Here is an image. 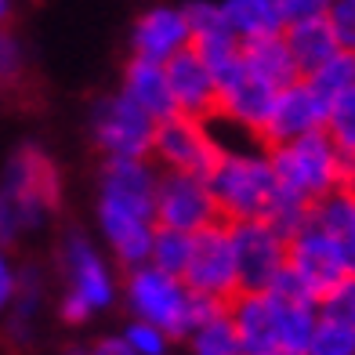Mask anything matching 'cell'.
<instances>
[{
  "mask_svg": "<svg viewBox=\"0 0 355 355\" xmlns=\"http://www.w3.org/2000/svg\"><path fill=\"white\" fill-rule=\"evenodd\" d=\"M62 178L40 145H19L0 178V243H11L58 211Z\"/></svg>",
  "mask_w": 355,
  "mask_h": 355,
  "instance_id": "1",
  "label": "cell"
},
{
  "mask_svg": "<svg viewBox=\"0 0 355 355\" xmlns=\"http://www.w3.org/2000/svg\"><path fill=\"white\" fill-rule=\"evenodd\" d=\"M123 301H127V309H131L135 319L159 327L171 341H182V337L196 327L200 319H207V315H214L218 309H225L221 301L196 297L182 283V276L159 272L153 265H138V268L127 272Z\"/></svg>",
  "mask_w": 355,
  "mask_h": 355,
  "instance_id": "2",
  "label": "cell"
},
{
  "mask_svg": "<svg viewBox=\"0 0 355 355\" xmlns=\"http://www.w3.org/2000/svg\"><path fill=\"white\" fill-rule=\"evenodd\" d=\"M58 268H62V283H66L62 301H58V315L66 322H73V327L105 312L109 304L116 301L112 268L102 261V254L94 250V243L80 229H69L62 236Z\"/></svg>",
  "mask_w": 355,
  "mask_h": 355,
  "instance_id": "3",
  "label": "cell"
},
{
  "mask_svg": "<svg viewBox=\"0 0 355 355\" xmlns=\"http://www.w3.org/2000/svg\"><path fill=\"white\" fill-rule=\"evenodd\" d=\"M268 164L279 189L294 192V196L309 203L341 189V153L334 149V141L322 131H312L304 138L268 149Z\"/></svg>",
  "mask_w": 355,
  "mask_h": 355,
  "instance_id": "4",
  "label": "cell"
},
{
  "mask_svg": "<svg viewBox=\"0 0 355 355\" xmlns=\"http://www.w3.org/2000/svg\"><path fill=\"white\" fill-rule=\"evenodd\" d=\"M207 182H211L221 221L261 218L272 192H276V174H272L268 153H229L225 149Z\"/></svg>",
  "mask_w": 355,
  "mask_h": 355,
  "instance_id": "5",
  "label": "cell"
},
{
  "mask_svg": "<svg viewBox=\"0 0 355 355\" xmlns=\"http://www.w3.org/2000/svg\"><path fill=\"white\" fill-rule=\"evenodd\" d=\"M182 283L196 297H211V301H221V304H229L239 294L236 250H232V236H229V225L225 221H214V225H207V229L192 232Z\"/></svg>",
  "mask_w": 355,
  "mask_h": 355,
  "instance_id": "6",
  "label": "cell"
},
{
  "mask_svg": "<svg viewBox=\"0 0 355 355\" xmlns=\"http://www.w3.org/2000/svg\"><path fill=\"white\" fill-rule=\"evenodd\" d=\"M91 131L105 159H149L156 120L145 109H138L123 91L105 94L91 109Z\"/></svg>",
  "mask_w": 355,
  "mask_h": 355,
  "instance_id": "7",
  "label": "cell"
},
{
  "mask_svg": "<svg viewBox=\"0 0 355 355\" xmlns=\"http://www.w3.org/2000/svg\"><path fill=\"white\" fill-rule=\"evenodd\" d=\"M221 153H225V145L211 135L207 120L174 112V116L156 123L153 156L159 159V171H182V174L211 178Z\"/></svg>",
  "mask_w": 355,
  "mask_h": 355,
  "instance_id": "8",
  "label": "cell"
},
{
  "mask_svg": "<svg viewBox=\"0 0 355 355\" xmlns=\"http://www.w3.org/2000/svg\"><path fill=\"white\" fill-rule=\"evenodd\" d=\"M286 268L297 276V283L312 294L315 304H327L337 290L345 286V279L352 276L348 261L341 257V250L334 247V239L315 229L309 221L297 236L286 239Z\"/></svg>",
  "mask_w": 355,
  "mask_h": 355,
  "instance_id": "9",
  "label": "cell"
},
{
  "mask_svg": "<svg viewBox=\"0 0 355 355\" xmlns=\"http://www.w3.org/2000/svg\"><path fill=\"white\" fill-rule=\"evenodd\" d=\"M236 250V272H239V294L268 290V283L286 268V239L272 229L265 218L247 221H225Z\"/></svg>",
  "mask_w": 355,
  "mask_h": 355,
  "instance_id": "10",
  "label": "cell"
},
{
  "mask_svg": "<svg viewBox=\"0 0 355 355\" xmlns=\"http://www.w3.org/2000/svg\"><path fill=\"white\" fill-rule=\"evenodd\" d=\"M221 221L214 192L207 178L182 174V171H159L156 185V225L178 232H200L207 225Z\"/></svg>",
  "mask_w": 355,
  "mask_h": 355,
  "instance_id": "11",
  "label": "cell"
},
{
  "mask_svg": "<svg viewBox=\"0 0 355 355\" xmlns=\"http://www.w3.org/2000/svg\"><path fill=\"white\" fill-rule=\"evenodd\" d=\"M322 120H327V102L304 80H294V84L276 91V98L268 105V116L261 123V131H257V141L265 149H276V145L322 131Z\"/></svg>",
  "mask_w": 355,
  "mask_h": 355,
  "instance_id": "12",
  "label": "cell"
},
{
  "mask_svg": "<svg viewBox=\"0 0 355 355\" xmlns=\"http://www.w3.org/2000/svg\"><path fill=\"white\" fill-rule=\"evenodd\" d=\"M156 185H159V167H153L149 159H105L98 200L156 221Z\"/></svg>",
  "mask_w": 355,
  "mask_h": 355,
  "instance_id": "13",
  "label": "cell"
},
{
  "mask_svg": "<svg viewBox=\"0 0 355 355\" xmlns=\"http://www.w3.org/2000/svg\"><path fill=\"white\" fill-rule=\"evenodd\" d=\"M229 319L236 327L243 355H290L283 341V327L276 315V304L265 290L254 294H236L229 301Z\"/></svg>",
  "mask_w": 355,
  "mask_h": 355,
  "instance_id": "14",
  "label": "cell"
},
{
  "mask_svg": "<svg viewBox=\"0 0 355 355\" xmlns=\"http://www.w3.org/2000/svg\"><path fill=\"white\" fill-rule=\"evenodd\" d=\"M164 69H167L171 94H174V109L182 112V116H196V120H214L218 116L214 73L192 47H185V51H178L174 58H167Z\"/></svg>",
  "mask_w": 355,
  "mask_h": 355,
  "instance_id": "15",
  "label": "cell"
},
{
  "mask_svg": "<svg viewBox=\"0 0 355 355\" xmlns=\"http://www.w3.org/2000/svg\"><path fill=\"white\" fill-rule=\"evenodd\" d=\"M98 229L105 236L112 257H116L127 272L138 268V265H149V250H153V236H156L153 218L98 200Z\"/></svg>",
  "mask_w": 355,
  "mask_h": 355,
  "instance_id": "16",
  "label": "cell"
},
{
  "mask_svg": "<svg viewBox=\"0 0 355 355\" xmlns=\"http://www.w3.org/2000/svg\"><path fill=\"white\" fill-rule=\"evenodd\" d=\"M272 98H276V91L268 84H261V80H254L247 73V66H239L236 73L218 80V116L239 123L254 138H257V131H261V123L268 116Z\"/></svg>",
  "mask_w": 355,
  "mask_h": 355,
  "instance_id": "17",
  "label": "cell"
},
{
  "mask_svg": "<svg viewBox=\"0 0 355 355\" xmlns=\"http://www.w3.org/2000/svg\"><path fill=\"white\" fill-rule=\"evenodd\" d=\"M131 47H135L138 58H149V62H167L178 51L192 47L185 8H153V11H145L135 22Z\"/></svg>",
  "mask_w": 355,
  "mask_h": 355,
  "instance_id": "18",
  "label": "cell"
},
{
  "mask_svg": "<svg viewBox=\"0 0 355 355\" xmlns=\"http://www.w3.org/2000/svg\"><path fill=\"white\" fill-rule=\"evenodd\" d=\"M127 98H131L138 109H145L149 116L159 123L174 116V94H171V84H167V69L164 62H149V58H131L123 66V87H120Z\"/></svg>",
  "mask_w": 355,
  "mask_h": 355,
  "instance_id": "19",
  "label": "cell"
},
{
  "mask_svg": "<svg viewBox=\"0 0 355 355\" xmlns=\"http://www.w3.org/2000/svg\"><path fill=\"white\" fill-rule=\"evenodd\" d=\"M44 272L37 265H22L19 268V290H15V301L11 309L0 315V322H4V337L11 345H29L37 334V319L44 312Z\"/></svg>",
  "mask_w": 355,
  "mask_h": 355,
  "instance_id": "20",
  "label": "cell"
},
{
  "mask_svg": "<svg viewBox=\"0 0 355 355\" xmlns=\"http://www.w3.org/2000/svg\"><path fill=\"white\" fill-rule=\"evenodd\" d=\"M283 40L290 47V58L301 76L315 73L327 58H334L341 47L334 40V29L327 22V15H315V19H301V22H286L283 26Z\"/></svg>",
  "mask_w": 355,
  "mask_h": 355,
  "instance_id": "21",
  "label": "cell"
},
{
  "mask_svg": "<svg viewBox=\"0 0 355 355\" xmlns=\"http://www.w3.org/2000/svg\"><path fill=\"white\" fill-rule=\"evenodd\" d=\"M312 225L334 239V247L341 250V257L355 276V189H334L330 196L315 200Z\"/></svg>",
  "mask_w": 355,
  "mask_h": 355,
  "instance_id": "22",
  "label": "cell"
},
{
  "mask_svg": "<svg viewBox=\"0 0 355 355\" xmlns=\"http://www.w3.org/2000/svg\"><path fill=\"white\" fill-rule=\"evenodd\" d=\"M243 66H247V73L254 80L268 84L272 91H279L286 84H294V80H301L294 58H290V47H286L283 33L261 37V40H247L243 44Z\"/></svg>",
  "mask_w": 355,
  "mask_h": 355,
  "instance_id": "23",
  "label": "cell"
},
{
  "mask_svg": "<svg viewBox=\"0 0 355 355\" xmlns=\"http://www.w3.org/2000/svg\"><path fill=\"white\" fill-rule=\"evenodd\" d=\"M221 19L229 26V33L247 44V40H261V37H276L283 33V15L276 8V0H221Z\"/></svg>",
  "mask_w": 355,
  "mask_h": 355,
  "instance_id": "24",
  "label": "cell"
},
{
  "mask_svg": "<svg viewBox=\"0 0 355 355\" xmlns=\"http://www.w3.org/2000/svg\"><path fill=\"white\" fill-rule=\"evenodd\" d=\"M185 341H189V352L192 355H243L239 337H236V327H232V319H229V304L218 309L214 315L200 319L196 327L185 334Z\"/></svg>",
  "mask_w": 355,
  "mask_h": 355,
  "instance_id": "25",
  "label": "cell"
},
{
  "mask_svg": "<svg viewBox=\"0 0 355 355\" xmlns=\"http://www.w3.org/2000/svg\"><path fill=\"white\" fill-rule=\"evenodd\" d=\"M304 355H355V327L330 309H319Z\"/></svg>",
  "mask_w": 355,
  "mask_h": 355,
  "instance_id": "26",
  "label": "cell"
},
{
  "mask_svg": "<svg viewBox=\"0 0 355 355\" xmlns=\"http://www.w3.org/2000/svg\"><path fill=\"white\" fill-rule=\"evenodd\" d=\"M304 84H309L322 102H334V98H341L345 91H352L355 87V55H348V51H337L334 58H327L322 66L315 69V73H309V76H301Z\"/></svg>",
  "mask_w": 355,
  "mask_h": 355,
  "instance_id": "27",
  "label": "cell"
},
{
  "mask_svg": "<svg viewBox=\"0 0 355 355\" xmlns=\"http://www.w3.org/2000/svg\"><path fill=\"white\" fill-rule=\"evenodd\" d=\"M261 218H265L283 239H290V236H297L304 225L312 221V203L276 185V192H272V200H268V207H265Z\"/></svg>",
  "mask_w": 355,
  "mask_h": 355,
  "instance_id": "28",
  "label": "cell"
},
{
  "mask_svg": "<svg viewBox=\"0 0 355 355\" xmlns=\"http://www.w3.org/2000/svg\"><path fill=\"white\" fill-rule=\"evenodd\" d=\"M322 135L334 141V149L341 153L345 159H355V87L327 105Z\"/></svg>",
  "mask_w": 355,
  "mask_h": 355,
  "instance_id": "29",
  "label": "cell"
},
{
  "mask_svg": "<svg viewBox=\"0 0 355 355\" xmlns=\"http://www.w3.org/2000/svg\"><path fill=\"white\" fill-rule=\"evenodd\" d=\"M189 243L192 232H178V229H159L153 236V250H149V265L159 272H171V276H182L185 261H189Z\"/></svg>",
  "mask_w": 355,
  "mask_h": 355,
  "instance_id": "30",
  "label": "cell"
},
{
  "mask_svg": "<svg viewBox=\"0 0 355 355\" xmlns=\"http://www.w3.org/2000/svg\"><path fill=\"white\" fill-rule=\"evenodd\" d=\"M26 80V47L11 33L8 26H0V87H22Z\"/></svg>",
  "mask_w": 355,
  "mask_h": 355,
  "instance_id": "31",
  "label": "cell"
},
{
  "mask_svg": "<svg viewBox=\"0 0 355 355\" xmlns=\"http://www.w3.org/2000/svg\"><path fill=\"white\" fill-rule=\"evenodd\" d=\"M123 345L131 348L135 355H167L171 352V337L159 330V327H153V322H141V319H131L123 327Z\"/></svg>",
  "mask_w": 355,
  "mask_h": 355,
  "instance_id": "32",
  "label": "cell"
},
{
  "mask_svg": "<svg viewBox=\"0 0 355 355\" xmlns=\"http://www.w3.org/2000/svg\"><path fill=\"white\" fill-rule=\"evenodd\" d=\"M327 22L334 29L337 47L355 55V0H334V4L327 8Z\"/></svg>",
  "mask_w": 355,
  "mask_h": 355,
  "instance_id": "33",
  "label": "cell"
},
{
  "mask_svg": "<svg viewBox=\"0 0 355 355\" xmlns=\"http://www.w3.org/2000/svg\"><path fill=\"white\" fill-rule=\"evenodd\" d=\"M334 0H276V8L283 15V22H301V19H315V15H327V8Z\"/></svg>",
  "mask_w": 355,
  "mask_h": 355,
  "instance_id": "34",
  "label": "cell"
},
{
  "mask_svg": "<svg viewBox=\"0 0 355 355\" xmlns=\"http://www.w3.org/2000/svg\"><path fill=\"white\" fill-rule=\"evenodd\" d=\"M15 290H19V265L11 261V254L0 247V315L11 309Z\"/></svg>",
  "mask_w": 355,
  "mask_h": 355,
  "instance_id": "35",
  "label": "cell"
},
{
  "mask_svg": "<svg viewBox=\"0 0 355 355\" xmlns=\"http://www.w3.org/2000/svg\"><path fill=\"white\" fill-rule=\"evenodd\" d=\"M319 309H330L334 315L348 319L352 327H355V276H348V279H345V286L337 290V294H334L327 304H319Z\"/></svg>",
  "mask_w": 355,
  "mask_h": 355,
  "instance_id": "36",
  "label": "cell"
},
{
  "mask_svg": "<svg viewBox=\"0 0 355 355\" xmlns=\"http://www.w3.org/2000/svg\"><path fill=\"white\" fill-rule=\"evenodd\" d=\"M80 355H135V352L123 345L120 334H109V337H98V341H94L91 348H84Z\"/></svg>",
  "mask_w": 355,
  "mask_h": 355,
  "instance_id": "37",
  "label": "cell"
},
{
  "mask_svg": "<svg viewBox=\"0 0 355 355\" xmlns=\"http://www.w3.org/2000/svg\"><path fill=\"white\" fill-rule=\"evenodd\" d=\"M15 15V0H0V26H8Z\"/></svg>",
  "mask_w": 355,
  "mask_h": 355,
  "instance_id": "38",
  "label": "cell"
},
{
  "mask_svg": "<svg viewBox=\"0 0 355 355\" xmlns=\"http://www.w3.org/2000/svg\"><path fill=\"white\" fill-rule=\"evenodd\" d=\"M0 247H4V243H0Z\"/></svg>",
  "mask_w": 355,
  "mask_h": 355,
  "instance_id": "39",
  "label": "cell"
}]
</instances>
